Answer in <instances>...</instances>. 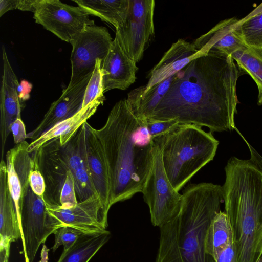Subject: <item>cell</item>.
Returning <instances> with one entry per match:
<instances>
[{
	"label": "cell",
	"instance_id": "1",
	"mask_svg": "<svg viewBox=\"0 0 262 262\" xmlns=\"http://www.w3.org/2000/svg\"><path fill=\"white\" fill-rule=\"evenodd\" d=\"M244 73L231 55L198 57L176 74L148 120L176 119L207 127L211 133L235 129L236 84Z\"/></svg>",
	"mask_w": 262,
	"mask_h": 262
},
{
	"label": "cell",
	"instance_id": "11",
	"mask_svg": "<svg viewBox=\"0 0 262 262\" xmlns=\"http://www.w3.org/2000/svg\"><path fill=\"white\" fill-rule=\"evenodd\" d=\"M48 213L60 224L74 228L84 233L106 230L108 211L100 197L95 194L69 209L47 206Z\"/></svg>",
	"mask_w": 262,
	"mask_h": 262
},
{
	"label": "cell",
	"instance_id": "16",
	"mask_svg": "<svg viewBox=\"0 0 262 262\" xmlns=\"http://www.w3.org/2000/svg\"><path fill=\"white\" fill-rule=\"evenodd\" d=\"M104 93L113 89L125 90L136 79V62L124 52L115 37L101 63Z\"/></svg>",
	"mask_w": 262,
	"mask_h": 262
},
{
	"label": "cell",
	"instance_id": "12",
	"mask_svg": "<svg viewBox=\"0 0 262 262\" xmlns=\"http://www.w3.org/2000/svg\"><path fill=\"white\" fill-rule=\"evenodd\" d=\"M61 149L68 167L74 178L78 203L97 194L87 162L84 123L70 140L61 146Z\"/></svg>",
	"mask_w": 262,
	"mask_h": 262
},
{
	"label": "cell",
	"instance_id": "31",
	"mask_svg": "<svg viewBox=\"0 0 262 262\" xmlns=\"http://www.w3.org/2000/svg\"><path fill=\"white\" fill-rule=\"evenodd\" d=\"M38 0H0V17L7 11L19 9L34 12Z\"/></svg>",
	"mask_w": 262,
	"mask_h": 262
},
{
	"label": "cell",
	"instance_id": "25",
	"mask_svg": "<svg viewBox=\"0 0 262 262\" xmlns=\"http://www.w3.org/2000/svg\"><path fill=\"white\" fill-rule=\"evenodd\" d=\"M232 229L225 212L220 211L212 220L205 238V251L215 260L219 254L234 242Z\"/></svg>",
	"mask_w": 262,
	"mask_h": 262
},
{
	"label": "cell",
	"instance_id": "13",
	"mask_svg": "<svg viewBox=\"0 0 262 262\" xmlns=\"http://www.w3.org/2000/svg\"><path fill=\"white\" fill-rule=\"evenodd\" d=\"M3 74L0 90V136L1 159L12 123L21 118V105L18 94L19 83L2 46Z\"/></svg>",
	"mask_w": 262,
	"mask_h": 262
},
{
	"label": "cell",
	"instance_id": "28",
	"mask_svg": "<svg viewBox=\"0 0 262 262\" xmlns=\"http://www.w3.org/2000/svg\"><path fill=\"white\" fill-rule=\"evenodd\" d=\"M102 62L100 59L96 60L94 70L85 91L81 108H84L96 100L105 99L103 95V74L101 68Z\"/></svg>",
	"mask_w": 262,
	"mask_h": 262
},
{
	"label": "cell",
	"instance_id": "4",
	"mask_svg": "<svg viewBox=\"0 0 262 262\" xmlns=\"http://www.w3.org/2000/svg\"><path fill=\"white\" fill-rule=\"evenodd\" d=\"M225 170V212L232 229L237 262H257L262 256V164L233 158Z\"/></svg>",
	"mask_w": 262,
	"mask_h": 262
},
{
	"label": "cell",
	"instance_id": "17",
	"mask_svg": "<svg viewBox=\"0 0 262 262\" xmlns=\"http://www.w3.org/2000/svg\"><path fill=\"white\" fill-rule=\"evenodd\" d=\"M238 20L236 17L222 20L192 43L204 54L231 55L244 44L236 31Z\"/></svg>",
	"mask_w": 262,
	"mask_h": 262
},
{
	"label": "cell",
	"instance_id": "30",
	"mask_svg": "<svg viewBox=\"0 0 262 262\" xmlns=\"http://www.w3.org/2000/svg\"><path fill=\"white\" fill-rule=\"evenodd\" d=\"M78 204L73 176L68 171L64 186L60 196V206L61 209H69Z\"/></svg>",
	"mask_w": 262,
	"mask_h": 262
},
{
	"label": "cell",
	"instance_id": "2",
	"mask_svg": "<svg viewBox=\"0 0 262 262\" xmlns=\"http://www.w3.org/2000/svg\"><path fill=\"white\" fill-rule=\"evenodd\" d=\"M140 122L126 99L117 102L104 126L95 129L107 168L112 206L142 192L154 162V147H141L133 135Z\"/></svg>",
	"mask_w": 262,
	"mask_h": 262
},
{
	"label": "cell",
	"instance_id": "15",
	"mask_svg": "<svg viewBox=\"0 0 262 262\" xmlns=\"http://www.w3.org/2000/svg\"><path fill=\"white\" fill-rule=\"evenodd\" d=\"M91 75L78 84L62 91L60 97L53 102L38 125L28 133L27 138L35 140L57 123L70 118L81 108L85 91Z\"/></svg>",
	"mask_w": 262,
	"mask_h": 262
},
{
	"label": "cell",
	"instance_id": "29",
	"mask_svg": "<svg viewBox=\"0 0 262 262\" xmlns=\"http://www.w3.org/2000/svg\"><path fill=\"white\" fill-rule=\"evenodd\" d=\"M82 233L84 232L67 226L57 229L54 232L55 242L52 248L53 252L61 245L63 250L68 249Z\"/></svg>",
	"mask_w": 262,
	"mask_h": 262
},
{
	"label": "cell",
	"instance_id": "8",
	"mask_svg": "<svg viewBox=\"0 0 262 262\" xmlns=\"http://www.w3.org/2000/svg\"><path fill=\"white\" fill-rule=\"evenodd\" d=\"M113 40L107 30L95 25L87 26L72 41L71 76L68 87L92 75L97 59L104 60Z\"/></svg>",
	"mask_w": 262,
	"mask_h": 262
},
{
	"label": "cell",
	"instance_id": "22",
	"mask_svg": "<svg viewBox=\"0 0 262 262\" xmlns=\"http://www.w3.org/2000/svg\"><path fill=\"white\" fill-rule=\"evenodd\" d=\"M176 74L148 90L145 86L130 91L126 99L128 105L141 123H146L169 88Z\"/></svg>",
	"mask_w": 262,
	"mask_h": 262
},
{
	"label": "cell",
	"instance_id": "33",
	"mask_svg": "<svg viewBox=\"0 0 262 262\" xmlns=\"http://www.w3.org/2000/svg\"><path fill=\"white\" fill-rule=\"evenodd\" d=\"M29 185L33 191L44 200L46 191L45 179L40 171L35 167L30 174Z\"/></svg>",
	"mask_w": 262,
	"mask_h": 262
},
{
	"label": "cell",
	"instance_id": "38",
	"mask_svg": "<svg viewBox=\"0 0 262 262\" xmlns=\"http://www.w3.org/2000/svg\"><path fill=\"white\" fill-rule=\"evenodd\" d=\"M257 262H262V256L258 260Z\"/></svg>",
	"mask_w": 262,
	"mask_h": 262
},
{
	"label": "cell",
	"instance_id": "20",
	"mask_svg": "<svg viewBox=\"0 0 262 262\" xmlns=\"http://www.w3.org/2000/svg\"><path fill=\"white\" fill-rule=\"evenodd\" d=\"M22 232L15 204L10 193L6 161L0 163V249L10 248V244L21 238Z\"/></svg>",
	"mask_w": 262,
	"mask_h": 262
},
{
	"label": "cell",
	"instance_id": "19",
	"mask_svg": "<svg viewBox=\"0 0 262 262\" xmlns=\"http://www.w3.org/2000/svg\"><path fill=\"white\" fill-rule=\"evenodd\" d=\"M85 125V148L88 164L96 191L108 211L110 183L106 163L99 139L93 128L88 122Z\"/></svg>",
	"mask_w": 262,
	"mask_h": 262
},
{
	"label": "cell",
	"instance_id": "6",
	"mask_svg": "<svg viewBox=\"0 0 262 262\" xmlns=\"http://www.w3.org/2000/svg\"><path fill=\"white\" fill-rule=\"evenodd\" d=\"M141 193L148 207L153 226L160 228L178 214L182 194L173 187L168 180L163 167L161 150L155 143L152 167Z\"/></svg>",
	"mask_w": 262,
	"mask_h": 262
},
{
	"label": "cell",
	"instance_id": "14",
	"mask_svg": "<svg viewBox=\"0 0 262 262\" xmlns=\"http://www.w3.org/2000/svg\"><path fill=\"white\" fill-rule=\"evenodd\" d=\"M29 144L26 141L16 144L6 155L8 186L20 227L24 198L29 186L30 172L34 168L33 155L27 151Z\"/></svg>",
	"mask_w": 262,
	"mask_h": 262
},
{
	"label": "cell",
	"instance_id": "39",
	"mask_svg": "<svg viewBox=\"0 0 262 262\" xmlns=\"http://www.w3.org/2000/svg\"><path fill=\"white\" fill-rule=\"evenodd\" d=\"M261 255H262V251H261Z\"/></svg>",
	"mask_w": 262,
	"mask_h": 262
},
{
	"label": "cell",
	"instance_id": "9",
	"mask_svg": "<svg viewBox=\"0 0 262 262\" xmlns=\"http://www.w3.org/2000/svg\"><path fill=\"white\" fill-rule=\"evenodd\" d=\"M36 23L61 40L71 43L87 26L94 21L79 6H73L59 0H38L34 12Z\"/></svg>",
	"mask_w": 262,
	"mask_h": 262
},
{
	"label": "cell",
	"instance_id": "27",
	"mask_svg": "<svg viewBox=\"0 0 262 262\" xmlns=\"http://www.w3.org/2000/svg\"><path fill=\"white\" fill-rule=\"evenodd\" d=\"M236 31L246 45L262 48V3L245 17L239 19Z\"/></svg>",
	"mask_w": 262,
	"mask_h": 262
},
{
	"label": "cell",
	"instance_id": "18",
	"mask_svg": "<svg viewBox=\"0 0 262 262\" xmlns=\"http://www.w3.org/2000/svg\"><path fill=\"white\" fill-rule=\"evenodd\" d=\"M204 54L192 43L179 39L173 43L149 74V80L145 86L148 90L175 75L192 60Z\"/></svg>",
	"mask_w": 262,
	"mask_h": 262
},
{
	"label": "cell",
	"instance_id": "32",
	"mask_svg": "<svg viewBox=\"0 0 262 262\" xmlns=\"http://www.w3.org/2000/svg\"><path fill=\"white\" fill-rule=\"evenodd\" d=\"M179 124V122L176 119L147 120V127L153 139L166 134Z\"/></svg>",
	"mask_w": 262,
	"mask_h": 262
},
{
	"label": "cell",
	"instance_id": "3",
	"mask_svg": "<svg viewBox=\"0 0 262 262\" xmlns=\"http://www.w3.org/2000/svg\"><path fill=\"white\" fill-rule=\"evenodd\" d=\"M223 202L222 186L211 183L188 185L178 214L160 228L155 262H215L206 252L205 238Z\"/></svg>",
	"mask_w": 262,
	"mask_h": 262
},
{
	"label": "cell",
	"instance_id": "34",
	"mask_svg": "<svg viewBox=\"0 0 262 262\" xmlns=\"http://www.w3.org/2000/svg\"><path fill=\"white\" fill-rule=\"evenodd\" d=\"M10 130L15 145L25 141L27 134L26 132L25 124L21 118H17L12 123Z\"/></svg>",
	"mask_w": 262,
	"mask_h": 262
},
{
	"label": "cell",
	"instance_id": "21",
	"mask_svg": "<svg viewBox=\"0 0 262 262\" xmlns=\"http://www.w3.org/2000/svg\"><path fill=\"white\" fill-rule=\"evenodd\" d=\"M105 99H97L84 108H81L72 117L62 121L41 134L29 143L27 151L32 154L38 150L43 144L55 138L59 137L61 146L66 144L74 136L82 125L96 112Z\"/></svg>",
	"mask_w": 262,
	"mask_h": 262
},
{
	"label": "cell",
	"instance_id": "23",
	"mask_svg": "<svg viewBox=\"0 0 262 262\" xmlns=\"http://www.w3.org/2000/svg\"><path fill=\"white\" fill-rule=\"evenodd\" d=\"M111 233H82L68 249L63 250L57 262H89L108 242Z\"/></svg>",
	"mask_w": 262,
	"mask_h": 262
},
{
	"label": "cell",
	"instance_id": "36",
	"mask_svg": "<svg viewBox=\"0 0 262 262\" xmlns=\"http://www.w3.org/2000/svg\"><path fill=\"white\" fill-rule=\"evenodd\" d=\"M48 251L49 250L43 245L41 252V260L39 262H48Z\"/></svg>",
	"mask_w": 262,
	"mask_h": 262
},
{
	"label": "cell",
	"instance_id": "5",
	"mask_svg": "<svg viewBox=\"0 0 262 262\" xmlns=\"http://www.w3.org/2000/svg\"><path fill=\"white\" fill-rule=\"evenodd\" d=\"M153 141L161 150L167 178L178 192L213 159L219 143L212 133L202 127L181 124Z\"/></svg>",
	"mask_w": 262,
	"mask_h": 262
},
{
	"label": "cell",
	"instance_id": "24",
	"mask_svg": "<svg viewBox=\"0 0 262 262\" xmlns=\"http://www.w3.org/2000/svg\"><path fill=\"white\" fill-rule=\"evenodd\" d=\"M89 15L100 18L113 25L121 26L127 15L129 0H74Z\"/></svg>",
	"mask_w": 262,
	"mask_h": 262
},
{
	"label": "cell",
	"instance_id": "35",
	"mask_svg": "<svg viewBox=\"0 0 262 262\" xmlns=\"http://www.w3.org/2000/svg\"><path fill=\"white\" fill-rule=\"evenodd\" d=\"M215 262H237L234 242L224 249L215 259Z\"/></svg>",
	"mask_w": 262,
	"mask_h": 262
},
{
	"label": "cell",
	"instance_id": "37",
	"mask_svg": "<svg viewBox=\"0 0 262 262\" xmlns=\"http://www.w3.org/2000/svg\"><path fill=\"white\" fill-rule=\"evenodd\" d=\"M9 253L6 251H0L1 262H9Z\"/></svg>",
	"mask_w": 262,
	"mask_h": 262
},
{
	"label": "cell",
	"instance_id": "7",
	"mask_svg": "<svg viewBox=\"0 0 262 262\" xmlns=\"http://www.w3.org/2000/svg\"><path fill=\"white\" fill-rule=\"evenodd\" d=\"M154 0H129L127 17L116 29L115 37L121 47L136 63L155 37Z\"/></svg>",
	"mask_w": 262,
	"mask_h": 262
},
{
	"label": "cell",
	"instance_id": "10",
	"mask_svg": "<svg viewBox=\"0 0 262 262\" xmlns=\"http://www.w3.org/2000/svg\"><path fill=\"white\" fill-rule=\"evenodd\" d=\"M59 137L43 144L32 153L34 167L39 170L45 179L46 206H60V196L69 170L61 152Z\"/></svg>",
	"mask_w": 262,
	"mask_h": 262
},
{
	"label": "cell",
	"instance_id": "26",
	"mask_svg": "<svg viewBox=\"0 0 262 262\" xmlns=\"http://www.w3.org/2000/svg\"><path fill=\"white\" fill-rule=\"evenodd\" d=\"M231 56L238 67L255 82L258 90L257 104L262 105V48L244 44Z\"/></svg>",
	"mask_w": 262,
	"mask_h": 262
}]
</instances>
